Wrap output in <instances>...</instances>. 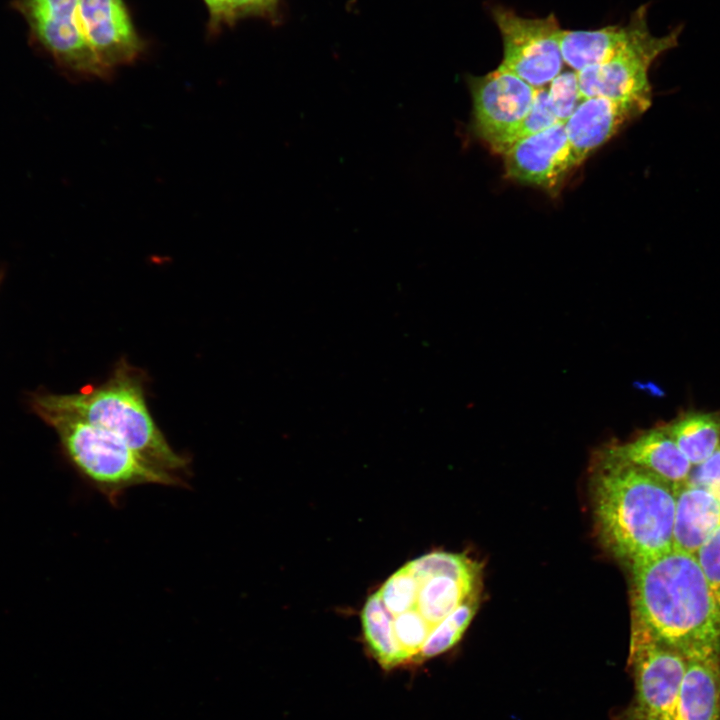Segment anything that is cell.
<instances>
[{"instance_id":"5b68a950","label":"cell","mask_w":720,"mask_h":720,"mask_svg":"<svg viewBox=\"0 0 720 720\" xmlns=\"http://www.w3.org/2000/svg\"><path fill=\"white\" fill-rule=\"evenodd\" d=\"M628 27L625 44L612 58L577 72L582 99L606 97L651 105L649 68L658 56L676 46L679 31L653 35L645 7L634 12Z\"/></svg>"},{"instance_id":"8fae6325","label":"cell","mask_w":720,"mask_h":720,"mask_svg":"<svg viewBox=\"0 0 720 720\" xmlns=\"http://www.w3.org/2000/svg\"><path fill=\"white\" fill-rule=\"evenodd\" d=\"M78 15L89 45L111 72L142 53L144 43L123 0H78Z\"/></svg>"},{"instance_id":"44dd1931","label":"cell","mask_w":720,"mask_h":720,"mask_svg":"<svg viewBox=\"0 0 720 720\" xmlns=\"http://www.w3.org/2000/svg\"><path fill=\"white\" fill-rule=\"evenodd\" d=\"M479 606L478 593L468 597L430 631L417 660L435 657L452 648L463 636Z\"/></svg>"},{"instance_id":"52a82bcc","label":"cell","mask_w":720,"mask_h":720,"mask_svg":"<svg viewBox=\"0 0 720 720\" xmlns=\"http://www.w3.org/2000/svg\"><path fill=\"white\" fill-rule=\"evenodd\" d=\"M492 17L503 41L500 67L534 87L542 88L561 73V28L553 14L525 18L504 7H494Z\"/></svg>"},{"instance_id":"f546056e","label":"cell","mask_w":720,"mask_h":720,"mask_svg":"<svg viewBox=\"0 0 720 720\" xmlns=\"http://www.w3.org/2000/svg\"><path fill=\"white\" fill-rule=\"evenodd\" d=\"M276 2V0H274Z\"/></svg>"},{"instance_id":"4dcf8cb0","label":"cell","mask_w":720,"mask_h":720,"mask_svg":"<svg viewBox=\"0 0 720 720\" xmlns=\"http://www.w3.org/2000/svg\"><path fill=\"white\" fill-rule=\"evenodd\" d=\"M0 279H1V277H0Z\"/></svg>"},{"instance_id":"d6986e66","label":"cell","mask_w":720,"mask_h":720,"mask_svg":"<svg viewBox=\"0 0 720 720\" xmlns=\"http://www.w3.org/2000/svg\"><path fill=\"white\" fill-rule=\"evenodd\" d=\"M418 582L416 609L429 627H435L468 597L479 593L472 585L448 576H433Z\"/></svg>"},{"instance_id":"d4e9b609","label":"cell","mask_w":720,"mask_h":720,"mask_svg":"<svg viewBox=\"0 0 720 720\" xmlns=\"http://www.w3.org/2000/svg\"><path fill=\"white\" fill-rule=\"evenodd\" d=\"M549 104L560 123H565L583 100L580 95L578 74L576 71H564L550 83Z\"/></svg>"},{"instance_id":"603a6c76","label":"cell","mask_w":720,"mask_h":720,"mask_svg":"<svg viewBox=\"0 0 720 720\" xmlns=\"http://www.w3.org/2000/svg\"><path fill=\"white\" fill-rule=\"evenodd\" d=\"M418 588V582L404 565L377 592L386 610L394 617L415 608Z\"/></svg>"},{"instance_id":"6da1fadb","label":"cell","mask_w":720,"mask_h":720,"mask_svg":"<svg viewBox=\"0 0 720 720\" xmlns=\"http://www.w3.org/2000/svg\"><path fill=\"white\" fill-rule=\"evenodd\" d=\"M592 500L603 544L628 567L674 548L673 484L602 451L593 469Z\"/></svg>"},{"instance_id":"9a60e30c","label":"cell","mask_w":720,"mask_h":720,"mask_svg":"<svg viewBox=\"0 0 720 720\" xmlns=\"http://www.w3.org/2000/svg\"><path fill=\"white\" fill-rule=\"evenodd\" d=\"M720 526V494L685 482L676 487L674 548L694 554Z\"/></svg>"},{"instance_id":"7c38bea8","label":"cell","mask_w":720,"mask_h":720,"mask_svg":"<svg viewBox=\"0 0 720 720\" xmlns=\"http://www.w3.org/2000/svg\"><path fill=\"white\" fill-rule=\"evenodd\" d=\"M648 105L606 97L585 98L565 122L569 144L578 165L613 137L626 123L638 117Z\"/></svg>"},{"instance_id":"3957f363","label":"cell","mask_w":720,"mask_h":720,"mask_svg":"<svg viewBox=\"0 0 720 720\" xmlns=\"http://www.w3.org/2000/svg\"><path fill=\"white\" fill-rule=\"evenodd\" d=\"M149 381L144 369L121 357L101 383L71 394L35 392L29 402L36 415L64 414L105 429L156 467L178 475L190 458L174 450L155 422L146 398Z\"/></svg>"},{"instance_id":"f1b7e54d","label":"cell","mask_w":720,"mask_h":720,"mask_svg":"<svg viewBox=\"0 0 720 720\" xmlns=\"http://www.w3.org/2000/svg\"><path fill=\"white\" fill-rule=\"evenodd\" d=\"M209 12L212 25L222 22L228 23L227 0H204Z\"/></svg>"},{"instance_id":"8992f818","label":"cell","mask_w":720,"mask_h":720,"mask_svg":"<svg viewBox=\"0 0 720 720\" xmlns=\"http://www.w3.org/2000/svg\"><path fill=\"white\" fill-rule=\"evenodd\" d=\"M629 651L635 694L628 720H676L685 654L655 636L634 613Z\"/></svg>"},{"instance_id":"e0dca14e","label":"cell","mask_w":720,"mask_h":720,"mask_svg":"<svg viewBox=\"0 0 720 720\" xmlns=\"http://www.w3.org/2000/svg\"><path fill=\"white\" fill-rule=\"evenodd\" d=\"M693 467L704 463L720 444V413L689 411L663 425Z\"/></svg>"},{"instance_id":"7402d4cb","label":"cell","mask_w":720,"mask_h":720,"mask_svg":"<svg viewBox=\"0 0 720 720\" xmlns=\"http://www.w3.org/2000/svg\"><path fill=\"white\" fill-rule=\"evenodd\" d=\"M560 123L548 100V92L544 87L538 88L534 103L526 116L505 134L491 142L489 146L497 153H503L516 142L539 133Z\"/></svg>"},{"instance_id":"30bf717a","label":"cell","mask_w":720,"mask_h":720,"mask_svg":"<svg viewBox=\"0 0 720 720\" xmlns=\"http://www.w3.org/2000/svg\"><path fill=\"white\" fill-rule=\"evenodd\" d=\"M506 174L528 185L553 188L578 166L565 123L522 139L502 153Z\"/></svg>"},{"instance_id":"5bb4252c","label":"cell","mask_w":720,"mask_h":720,"mask_svg":"<svg viewBox=\"0 0 720 720\" xmlns=\"http://www.w3.org/2000/svg\"><path fill=\"white\" fill-rule=\"evenodd\" d=\"M603 451L676 487L688 480L693 469L663 425L641 432L627 442L609 445Z\"/></svg>"},{"instance_id":"ba28073f","label":"cell","mask_w":720,"mask_h":720,"mask_svg":"<svg viewBox=\"0 0 720 720\" xmlns=\"http://www.w3.org/2000/svg\"><path fill=\"white\" fill-rule=\"evenodd\" d=\"M16 8L63 67L86 77L106 79L111 75L83 33L78 0H17Z\"/></svg>"},{"instance_id":"4fadbf2b","label":"cell","mask_w":720,"mask_h":720,"mask_svg":"<svg viewBox=\"0 0 720 720\" xmlns=\"http://www.w3.org/2000/svg\"><path fill=\"white\" fill-rule=\"evenodd\" d=\"M685 656L676 720H720V646Z\"/></svg>"},{"instance_id":"ffe728a7","label":"cell","mask_w":720,"mask_h":720,"mask_svg":"<svg viewBox=\"0 0 720 720\" xmlns=\"http://www.w3.org/2000/svg\"><path fill=\"white\" fill-rule=\"evenodd\" d=\"M405 566L418 581L433 576H448L479 585L480 565L463 554L431 552L406 563Z\"/></svg>"},{"instance_id":"4316f807","label":"cell","mask_w":720,"mask_h":720,"mask_svg":"<svg viewBox=\"0 0 720 720\" xmlns=\"http://www.w3.org/2000/svg\"><path fill=\"white\" fill-rule=\"evenodd\" d=\"M686 482L720 494V444L704 463L693 467Z\"/></svg>"},{"instance_id":"cb8c5ba5","label":"cell","mask_w":720,"mask_h":720,"mask_svg":"<svg viewBox=\"0 0 720 720\" xmlns=\"http://www.w3.org/2000/svg\"><path fill=\"white\" fill-rule=\"evenodd\" d=\"M396 639L407 661L417 660L431 628L416 609L408 610L393 617Z\"/></svg>"},{"instance_id":"83f0119b","label":"cell","mask_w":720,"mask_h":720,"mask_svg":"<svg viewBox=\"0 0 720 720\" xmlns=\"http://www.w3.org/2000/svg\"><path fill=\"white\" fill-rule=\"evenodd\" d=\"M274 0H227L228 23L241 15L270 9Z\"/></svg>"},{"instance_id":"484cf974","label":"cell","mask_w":720,"mask_h":720,"mask_svg":"<svg viewBox=\"0 0 720 720\" xmlns=\"http://www.w3.org/2000/svg\"><path fill=\"white\" fill-rule=\"evenodd\" d=\"M695 557L720 603V526L703 542Z\"/></svg>"},{"instance_id":"2e32d148","label":"cell","mask_w":720,"mask_h":720,"mask_svg":"<svg viewBox=\"0 0 720 720\" xmlns=\"http://www.w3.org/2000/svg\"><path fill=\"white\" fill-rule=\"evenodd\" d=\"M628 35V24L596 30H561L559 42L563 61L576 72L601 64L621 49Z\"/></svg>"},{"instance_id":"9c48e42d","label":"cell","mask_w":720,"mask_h":720,"mask_svg":"<svg viewBox=\"0 0 720 720\" xmlns=\"http://www.w3.org/2000/svg\"><path fill=\"white\" fill-rule=\"evenodd\" d=\"M473 133L490 144L519 123L531 109L537 89L510 71L496 70L469 79Z\"/></svg>"},{"instance_id":"7a4b0ae2","label":"cell","mask_w":720,"mask_h":720,"mask_svg":"<svg viewBox=\"0 0 720 720\" xmlns=\"http://www.w3.org/2000/svg\"><path fill=\"white\" fill-rule=\"evenodd\" d=\"M633 612L685 655L720 646V603L694 554L678 549L629 566Z\"/></svg>"},{"instance_id":"ac0fdd59","label":"cell","mask_w":720,"mask_h":720,"mask_svg":"<svg viewBox=\"0 0 720 720\" xmlns=\"http://www.w3.org/2000/svg\"><path fill=\"white\" fill-rule=\"evenodd\" d=\"M361 622L368 647L381 666L390 669L407 662L394 633L393 617L377 591L367 598Z\"/></svg>"},{"instance_id":"277c9868","label":"cell","mask_w":720,"mask_h":720,"mask_svg":"<svg viewBox=\"0 0 720 720\" xmlns=\"http://www.w3.org/2000/svg\"><path fill=\"white\" fill-rule=\"evenodd\" d=\"M38 416L55 430L63 456L73 469L113 505L134 486L184 485L179 475L156 467L105 429L64 414Z\"/></svg>"}]
</instances>
